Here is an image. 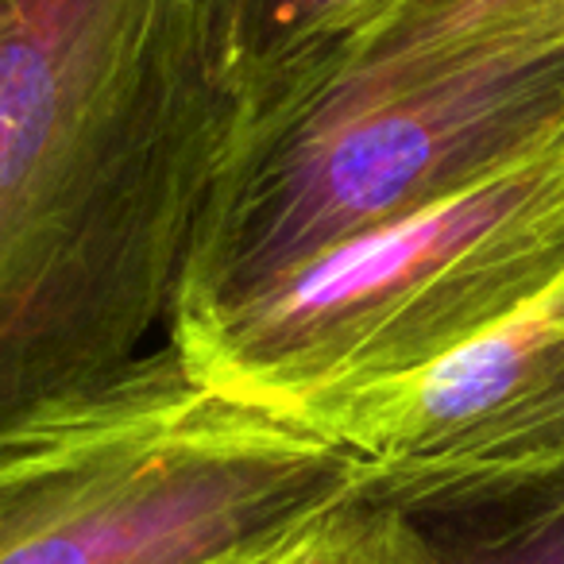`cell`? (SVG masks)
<instances>
[{
	"label": "cell",
	"mask_w": 564,
	"mask_h": 564,
	"mask_svg": "<svg viewBox=\"0 0 564 564\" xmlns=\"http://www.w3.org/2000/svg\"><path fill=\"white\" fill-rule=\"evenodd\" d=\"M561 132L564 0H399L236 132L171 322L228 306Z\"/></svg>",
	"instance_id": "2"
},
{
	"label": "cell",
	"mask_w": 564,
	"mask_h": 564,
	"mask_svg": "<svg viewBox=\"0 0 564 564\" xmlns=\"http://www.w3.org/2000/svg\"><path fill=\"white\" fill-rule=\"evenodd\" d=\"M352 491V453L209 391L163 340L0 437V564H243Z\"/></svg>",
	"instance_id": "3"
},
{
	"label": "cell",
	"mask_w": 564,
	"mask_h": 564,
	"mask_svg": "<svg viewBox=\"0 0 564 564\" xmlns=\"http://www.w3.org/2000/svg\"><path fill=\"white\" fill-rule=\"evenodd\" d=\"M564 271V132L387 220L166 340L197 383L274 414L410 376L476 340Z\"/></svg>",
	"instance_id": "4"
},
{
	"label": "cell",
	"mask_w": 564,
	"mask_h": 564,
	"mask_svg": "<svg viewBox=\"0 0 564 564\" xmlns=\"http://www.w3.org/2000/svg\"><path fill=\"white\" fill-rule=\"evenodd\" d=\"M422 525L441 564H564V476Z\"/></svg>",
	"instance_id": "8"
},
{
	"label": "cell",
	"mask_w": 564,
	"mask_h": 564,
	"mask_svg": "<svg viewBox=\"0 0 564 564\" xmlns=\"http://www.w3.org/2000/svg\"><path fill=\"white\" fill-rule=\"evenodd\" d=\"M243 564H441L422 522L364 491L345 495Z\"/></svg>",
	"instance_id": "7"
},
{
	"label": "cell",
	"mask_w": 564,
	"mask_h": 564,
	"mask_svg": "<svg viewBox=\"0 0 564 564\" xmlns=\"http://www.w3.org/2000/svg\"><path fill=\"white\" fill-rule=\"evenodd\" d=\"M291 417L352 453L360 491L414 522L564 476V271L430 368Z\"/></svg>",
	"instance_id": "5"
},
{
	"label": "cell",
	"mask_w": 564,
	"mask_h": 564,
	"mask_svg": "<svg viewBox=\"0 0 564 564\" xmlns=\"http://www.w3.org/2000/svg\"><path fill=\"white\" fill-rule=\"evenodd\" d=\"M232 0H0V437L171 322L240 124Z\"/></svg>",
	"instance_id": "1"
},
{
	"label": "cell",
	"mask_w": 564,
	"mask_h": 564,
	"mask_svg": "<svg viewBox=\"0 0 564 564\" xmlns=\"http://www.w3.org/2000/svg\"><path fill=\"white\" fill-rule=\"evenodd\" d=\"M399 0H232L228 66L236 132L306 89Z\"/></svg>",
	"instance_id": "6"
}]
</instances>
